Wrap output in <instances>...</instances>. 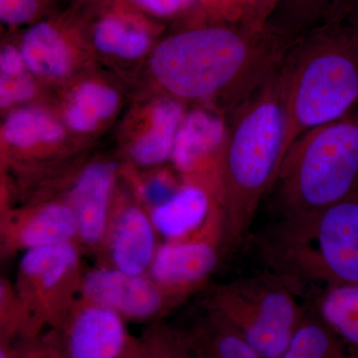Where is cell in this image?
I'll return each instance as SVG.
<instances>
[{
  "mask_svg": "<svg viewBox=\"0 0 358 358\" xmlns=\"http://www.w3.org/2000/svg\"><path fill=\"white\" fill-rule=\"evenodd\" d=\"M51 358H64V355H55V357H51Z\"/></svg>",
  "mask_w": 358,
  "mask_h": 358,
  "instance_id": "1f68e13d",
  "label": "cell"
},
{
  "mask_svg": "<svg viewBox=\"0 0 358 358\" xmlns=\"http://www.w3.org/2000/svg\"><path fill=\"white\" fill-rule=\"evenodd\" d=\"M178 103L164 101L155 107L152 127L131 148V159L141 166L162 164L173 155L174 131L180 120Z\"/></svg>",
  "mask_w": 358,
  "mask_h": 358,
  "instance_id": "ffe728a7",
  "label": "cell"
},
{
  "mask_svg": "<svg viewBox=\"0 0 358 358\" xmlns=\"http://www.w3.org/2000/svg\"><path fill=\"white\" fill-rule=\"evenodd\" d=\"M206 313L187 334L193 358H262L220 313Z\"/></svg>",
  "mask_w": 358,
  "mask_h": 358,
  "instance_id": "2e32d148",
  "label": "cell"
},
{
  "mask_svg": "<svg viewBox=\"0 0 358 358\" xmlns=\"http://www.w3.org/2000/svg\"><path fill=\"white\" fill-rule=\"evenodd\" d=\"M357 6H358V0H357Z\"/></svg>",
  "mask_w": 358,
  "mask_h": 358,
  "instance_id": "836d02e7",
  "label": "cell"
},
{
  "mask_svg": "<svg viewBox=\"0 0 358 358\" xmlns=\"http://www.w3.org/2000/svg\"><path fill=\"white\" fill-rule=\"evenodd\" d=\"M301 287L268 271L218 286L205 306L225 317L261 357L278 358L310 310L301 303Z\"/></svg>",
  "mask_w": 358,
  "mask_h": 358,
  "instance_id": "8992f818",
  "label": "cell"
},
{
  "mask_svg": "<svg viewBox=\"0 0 358 358\" xmlns=\"http://www.w3.org/2000/svg\"><path fill=\"white\" fill-rule=\"evenodd\" d=\"M313 307L352 358H358V285L326 287Z\"/></svg>",
  "mask_w": 358,
  "mask_h": 358,
  "instance_id": "e0dca14e",
  "label": "cell"
},
{
  "mask_svg": "<svg viewBox=\"0 0 358 358\" xmlns=\"http://www.w3.org/2000/svg\"><path fill=\"white\" fill-rule=\"evenodd\" d=\"M34 93V85L24 72L18 74L1 73L0 103L6 108L30 98Z\"/></svg>",
  "mask_w": 358,
  "mask_h": 358,
  "instance_id": "484cf974",
  "label": "cell"
},
{
  "mask_svg": "<svg viewBox=\"0 0 358 358\" xmlns=\"http://www.w3.org/2000/svg\"><path fill=\"white\" fill-rule=\"evenodd\" d=\"M95 43L103 53L134 59L147 51L150 42L145 33L127 29L119 21L107 20L96 28Z\"/></svg>",
  "mask_w": 358,
  "mask_h": 358,
  "instance_id": "d4e9b609",
  "label": "cell"
},
{
  "mask_svg": "<svg viewBox=\"0 0 358 358\" xmlns=\"http://www.w3.org/2000/svg\"><path fill=\"white\" fill-rule=\"evenodd\" d=\"M289 46L267 24L237 18L229 26L173 35L157 47L150 62L159 83L178 98L228 93L237 106L282 67Z\"/></svg>",
  "mask_w": 358,
  "mask_h": 358,
  "instance_id": "6da1fadb",
  "label": "cell"
},
{
  "mask_svg": "<svg viewBox=\"0 0 358 358\" xmlns=\"http://www.w3.org/2000/svg\"><path fill=\"white\" fill-rule=\"evenodd\" d=\"M80 296L136 322L155 319L176 306L148 273L129 274L112 267L84 274Z\"/></svg>",
  "mask_w": 358,
  "mask_h": 358,
  "instance_id": "ba28073f",
  "label": "cell"
},
{
  "mask_svg": "<svg viewBox=\"0 0 358 358\" xmlns=\"http://www.w3.org/2000/svg\"><path fill=\"white\" fill-rule=\"evenodd\" d=\"M357 7V0H278L266 24L292 44Z\"/></svg>",
  "mask_w": 358,
  "mask_h": 358,
  "instance_id": "5bb4252c",
  "label": "cell"
},
{
  "mask_svg": "<svg viewBox=\"0 0 358 358\" xmlns=\"http://www.w3.org/2000/svg\"><path fill=\"white\" fill-rule=\"evenodd\" d=\"M209 211L206 192L197 186H187L174 193L164 203L150 209L155 231L166 241L187 239L199 229Z\"/></svg>",
  "mask_w": 358,
  "mask_h": 358,
  "instance_id": "9a60e30c",
  "label": "cell"
},
{
  "mask_svg": "<svg viewBox=\"0 0 358 358\" xmlns=\"http://www.w3.org/2000/svg\"><path fill=\"white\" fill-rule=\"evenodd\" d=\"M24 59L22 54L11 46L2 48L0 55V69L6 74H18L24 72Z\"/></svg>",
  "mask_w": 358,
  "mask_h": 358,
  "instance_id": "f1b7e54d",
  "label": "cell"
},
{
  "mask_svg": "<svg viewBox=\"0 0 358 358\" xmlns=\"http://www.w3.org/2000/svg\"><path fill=\"white\" fill-rule=\"evenodd\" d=\"M222 140V128L216 120L204 113H194L176 136L171 155L174 164L181 171H194Z\"/></svg>",
  "mask_w": 358,
  "mask_h": 358,
  "instance_id": "ac0fdd59",
  "label": "cell"
},
{
  "mask_svg": "<svg viewBox=\"0 0 358 358\" xmlns=\"http://www.w3.org/2000/svg\"><path fill=\"white\" fill-rule=\"evenodd\" d=\"M21 54L28 67L42 76L61 77L70 67L67 46L54 28L35 25L23 38Z\"/></svg>",
  "mask_w": 358,
  "mask_h": 358,
  "instance_id": "d6986e66",
  "label": "cell"
},
{
  "mask_svg": "<svg viewBox=\"0 0 358 358\" xmlns=\"http://www.w3.org/2000/svg\"><path fill=\"white\" fill-rule=\"evenodd\" d=\"M282 68V67H281ZM281 68L247 96L224 138L220 243L246 239L261 202L271 192L288 152L286 85Z\"/></svg>",
  "mask_w": 358,
  "mask_h": 358,
  "instance_id": "7a4b0ae2",
  "label": "cell"
},
{
  "mask_svg": "<svg viewBox=\"0 0 358 358\" xmlns=\"http://www.w3.org/2000/svg\"><path fill=\"white\" fill-rule=\"evenodd\" d=\"M157 235L150 214L141 207L127 204L113 210L103 244L110 267L129 274H147L159 247Z\"/></svg>",
  "mask_w": 358,
  "mask_h": 358,
  "instance_id": "4fadbf2b",
  "label": "cell"
},
{
  "mask_svg": "<svg viewBox=\"0 0 358 358\" xmlns=\"http://www.w3.org/2000/svg\"><path fill=\"white\" fill-rule=\"evenodd\" d=\"M358 189V109L292 143L271 189L275 218L322 208Z\"/></svg>",
  "mask_w": 358,
  "mask_h": 358,
  "instance_id": "5b68a950",
  "label": "cell"
},
{
  "mask_svg": "<svg viewBox=\"0 0 358 358\" xmlns=\"http://www.w3.org/2000/svg\"><path fill=\"white\" fill-rule=\"evenodd\" d=\"M117 166L96 162L87 166L70 192L68 203L74 211L78 241L90 248H102L112 216V192Z\"/></svg>",
  "mask_w": 358,
  "mask_h": 358,
  "instance_id": "7c38bea8",
  "label": "cell"
},
{
  "mask_svg": "<svg viewBox=\"0 0 358 358\" xmlns=\"http://www.w3.org/2000/svg\"><path fill=\"white\" fill-rule=\"evenodd\" d=\"M281 70L289 150L306 131L358 109V10L292 42Z\"/></svg>",
  "mask_w": 358,
  "mask_h": 358,
  "instance_id": "3957f363",
  "label": "cell"
},
{
  "mask_svg": "<svg viewBox=\"0 0 358 358\" xmlns=\"http://www.w3.org/2000/svg\"><path fill=\"white\" fill-rule=\"evenodd\" d=\"M219 255L211 240L164 241L157 247L148 274L176 305L204 286Z\"/></svg>",
  "mask_w": 358,
  "mask_h": 358,
  "instance_id": "30bf717a",
  "label": "cell"
},
{
  "mask_svg": "<svg viewBox=\"0 0 358 358\" xmlns=\"http://www.w3.org/2000/svg\"><path fill=\"white\" fill-rule=\"evenodd\" d=\"M138 6L145 7L159 15H171L185 4L183 0H134Z\"/></svg>",
  "mask_w": 358,
  "mask_h": 358,
  "instance_id": "f546056e",
  "label": "cell"
},
{
  "mask_svg": "<svg viewBox=\"0 0 358 358\" xmlns=\"http://www.w3.org/2000/svg\"><path fill=\"white\" fill-rule=\"evenodd\" d=\"M117 106V95L114 90L96 83H85L73 96L66 112V121L75 131H92L101 120L114 114Z\"/></svg>",
  "mask_w": 358,
  "mask_h": 358,
  "instance_id": "7402d4cb",
  "label": "cell"
},
{
  "mask_svg": "<svg viewBox=\"0 0 358 358\" xmlns=\"http://www.w3.org/2000/svg\"><path fill=\"white\" fill-rule=\"evenodd\" d=\"M73 241H78V226L68 202L43 204L1 222V247L6 255Z\"/></svg>",
  "mask_w": 358,
  "mask_h": 358,
  "instance_id": "8fae6325",
  "label": "cell"
},
{
  "mask_svg": "<svg viewBox=\"0 0 358 358\" xmlns=\"http://www.w3.org/2000/svg\"><path fill=\"white\" fill-rule=\"evenodd\" d=\"M58 331L64 358H122L134 339L121 315L82 298Z\"/></svg>",
  "mask_w": 358,
  "mask_h": 358,
  "instance_id": "9c48e42d",
  "label": "cell"
},
{
  "mask_svg": "<svg viewBox=\"0 0 358 358\" xmlns=\"http://www.w3.org/2000/svg\"><path fill=\"white\" fill-rule=\"evenodd\" d=\"M0 358H16V350L13 343L0 341Z\"/></svg>",
  "mask_w": 358,
  "mask_h": 358,
  "instance_id": "4dcf8cb0",
  "label": "cell"
},
{
  "mask_svg": "<svg viewBox=\"0 0 358 358\" xmlns=\"http://www.w3.org/2000/svg\"><path fill=\"white\" fill-rule=\"evenodd\" d=\"M278 358H352L345 343L310 307L286 350Z\"/></svg>",
  "mask_w": 358,
  "mask_h": 358,
  "instance_id": "44dd1931",
  "label": "cell"
},
{
  "mask_svg": "<svg viewBox=\"0 0 358 358\" xmlns=\"http://www.w3.org/2000/svg\"><path fill=\"white\" fill-rule=\"evenodd\" d=\"M81 254L76 241L33 249L21 256L15 291L35 338L45 326L58 329L81 294Z\"/></svg>",
  "mask_w": 358,
  "mask_h": 358,
  "instance_id": "52a82bcc",
  "label": "cell"
},
{
  "mask_svg": "<svg viewBox=\"0 0 358 358\" xmlns=\"http://www.w3.org/2000/svg\"><path fill=\"white\" fill-rule=\"evenodd\" d=\"M278 0H236L238 15L255 24L265 25Z\"/></svg>",
  "mask_w": 358,
  "mask_h": 358,
  "instance_id": "83f0119b",
  "label": "cell"
},
{
  "mask_svg": "<svg viewBox=\"0 0 358 358\" xmlns=\"http://www.w3.org/2000/svg\"><path fill=\"white\" fill-rule=\"evenodd\" d=\"M189 1H190V0H183V2H185V4L187 3V2H189Z\"/></svg>",
  "mask_w": 358,
  "mask_h": 358,
  "instance_id": "d6a6232c",
  "label": "cell"
},
{
  "mask_svg": "<svg viewBox=\"0 0 358 358\" xmlns=\"http://www.w3.org/2000/svg\"><path fill=\"white\" fill-rule=\"evenodd\" d=\"M253 244L268 271L303 286L358 285V189L322 208L275 218Z\"/></svg>",
  "mask_w": 358,
  "mask_h": 358,
  "instance_id": "277c9868",
  "label": "cell"
},
{
  "mask_svg": "<svg viewBox=\"0 0 358 358\" xmlns=\"http://www.w3.org/2000/svg\"><path fill=\"white\" fill-rule=\"evenodd\" d=\"M122 358H193L186 331L157 324L134 338Z\"/></svg>",
  "mask_w": 358,
  "mask_h": 358,
  "instance_id": "cb8c5ba5",
  "label": "cell"
},
{
  "mask_svg": "<svg viewBox=\"0 0 358 358\" xmlns=\"http://www.w3.org/2000/svg\"><path fill=\"white\" fill-rule=\"evenodd\" d=\"M36 0H0V17L7 24L24 23L36 13Z\"/></svg>",
  "mask_w": 358,
  "mask_h": 358,
  "instance_id": "4316f807",
  "label": "cell"
},
{
  "mask_svg": "<svg viewBox=\"0 0 358 358\" xmlns=\"http://www.w3.org/2000/svg\"><path fill=\"white\" fill-rule=\"evenodd\" d=\"M63 134L62 127L50 115L32 109L16 110L9 115L3 127L4 140L20 148L55 143L63 138Z\"/></svg>",
  "mask_w": 358,
  "mask_h": 358,
  "instance_id": "603a6c76",
  "label": "cell"
}]
</instances>
